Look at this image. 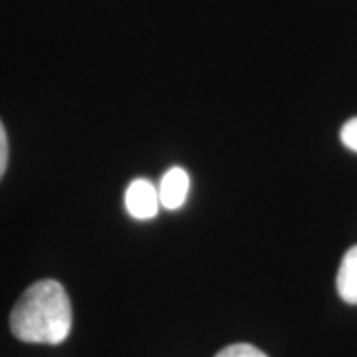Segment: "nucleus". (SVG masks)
<instances>
[{"label": "nucleus", "mask_w": 357, "mask_h": 357, "mask_svg": "<svg viewBox=\"0 0 357 357\" xmlns=\"http://www.w3.org/2000/svg\"><path fill=\"white\" fill-rule=\"evenodd\" d=\"M8 162V141H7V132L3 128L2 121H0V178L3 177Z\"/></svg>", "instance_id": "0eeeda50"}, {"label": "nucleus", "mask_w": 357, "mask_h": 357, "mask_svg": "<svg viewBox=\"0 0 357 357\" xmlns=\"http://www.w3.org/2000/svg\"><path fill=\"white\" fill-rule=\"evenodd\" d=\"M124 205L129 215L136 220H149L158 215L160 202L159 192L153 182L147 178H136L126 189Z\"/></svg>", "instance_id": "f03ea898"}, {"label": "nucleus", "mask_w": 357, "mask_h": 357, "mask_svg": "<svg viewBox=\"0 0 357 357\" xmlns=\"http://www.w3.org/2000/svg\"><path fill=\"white\" fill-rule=\"evenodd\" d=\"M341 141L347 149L357 153V118H352L341 129Z\"/></svg>", "instance_id": "423d86ee"}, {"label": "nucleus", "mask_w": 357, "mask_h": 357, "mask_svg": "<svg viewBox=\"0 0 357 357\" xmlns=\"http://www.w3.org/2000/svg\"><path fill=\"white\" fill-rule=\"evenodd\" d=\"M215 357H268V356L252 344H231V346L223 347Z\"/></svg>", "instance_id": "39448f33"}, {"label": "nucleus", "mask_w": 357, "mask_h": 357, "mask_svg": "<svg viewBox=\"0 0 357 357\" xmlns=\"http://www.w3.org/2000/svg\"><path fill=\"white\" fill-rule=\"evenodd\" d=\"M190 189V177L182 167H172L164 174L158 187L159 202L166 211H177L185 204Z\"/></svg>", "instance_id": "7ed1b4c3"}, {"label": "nucleus", "mask_w": 357, "mask_h": 357, "mask_svg": "<svg viewBox=\"0 0 357 357\" xmlns=\"http://www.w3.org/2000/svg\"><path fill=\"white\" fill-rule=\"evenodd\" d=\"M339 296L349 305H357V245L347 250L337 271Z\"/></svg>", "instance_id": "20e7f679"}, {"label": "nucleus", "mask_w": 357, "mask_h": 357, "mask_svg": "<svg viewBox=\"0 0 357 357\" xmlns=\"http://www.w3.org/2000/svg\"><path fill=\"white\" fill-rule=\"evenodd\" d=\"M17 339L32 344H61L71 331V303L55 280L33 283L17 301L10 314Z\"/></svg>", "instance_id": "f257e3e1"}]
</instances>
